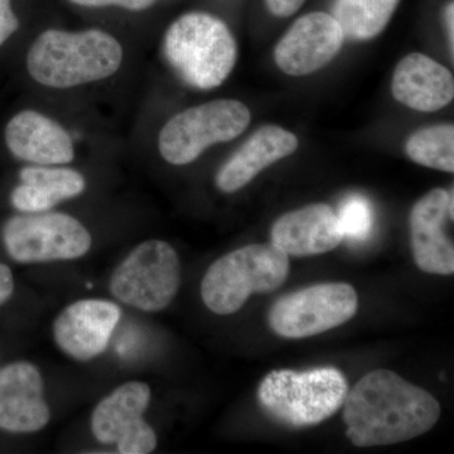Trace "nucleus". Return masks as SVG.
I'll list each match as a JSON object with an SVG mask.
<instances>
[{"mask_svg":"<svg viewBox=\"0 0 454 454\" xmlns=\"http://www.w3.org/2000/svg\"><path fill=\"white\" fill-rule=\"evenodd\" d=\"M164 56L182 82L191 88L211 90L234 70L238 47L229 27L211 14L187 13L164 35Z\"/></svg>","mask_w":454,"mask_h":454,"instance_id":"7ed1b4c3","label":"nucleus"},{"mask_svg":"<svg viewBox=\"0 0 454 454\" xmlns=\"http://www.w3.org/2000/svg\"><path fill=\"white\" fill-rule=\"evenodd\" d=\"M337 219L342 232L343 240L360 241L366 240L372 230V208L369 200L361 195L346 197L340 202Z\"/></svg>","mask_w":454,"mask_h":454,"instance_id":"4be33fe9","label":"nucleus"},{"mask_svg":"<svg viewBox=\"0 0 454 454\" xmlns=\"http://www.w3.org/2000/svg\"><path fill=\"white\" fill-rule=\"evenodd\" d=\"M444 20H446L448 40H450V51L454 50V4L453 2L448 3L446 12H444Z\"/></svg>","mask_w":454,"mask_h":454,"instance_id":"bb28decb","label":"nucleus"},{"mask_svg":"<svg viewBox=\"0 0 454 454\" xmlns=\"http://www.w3.org/2000/svg\"><path fill=\"white\" fill-rule=\"evenodd\" d=\"M348 384L336 367L274 370L260 382L258 402L271 419L289 428L317 426L343 406Z\"/></svg>","mask_w":454,"mask_h":454,"instance_id":"20e7f679","label":"nucleus"},{"mask_svg":"<svg viewBox=\"0 0 454 454\" xmlns=\"http://www.w3.org/2000/svg\"><path fill=\"white\" fill-rule=\"evenodd\" d=\"M20 184L11 193V203L23 214H40L59 202L82 195L86 188L82 173L65 167L28 166L20 169Z\"/></svg>","mask_w":454,"mask_h":454,"instance_id":"6ab92c4d","label":"nucleus"},{"mask_svg":"<svg viewBox=\"0 0 454 454\" xmlns=\"http://www.w3.org/2000/svg\"><path fill=\"white\" fill-rule=\"evenodd\" d=\"M151 387L129 381L101 399L91 415V432L100 443L115 444L121 454H148L158 439L145 414L151 403Z\"/></svg>","mask_w":454,"mask_h":454,"instance_id":"9d476101","label":"nucleus"},{"mask_svg":"<svg viewBox=\"0 0 454 454\" xmlns=\"http://www.w3.org/2000/svg\"><path fill=\"white\" fill-rule=\"evenodd\" d=\"M267 7L273 16L279 18L291 17L300 11L306 0H265Z\"/></svg>","mask_w":454,"mask_h":454,"instance_id":"393cba45","label":"nucleus"},{"mask_svg":"<svg viewBox=\"0 0 454 454\" xmlns=\"http://www.w3.org/2000/svg\"><path fill=\"white\" fill-rule=\"evenodd\" d=\"M250 121L249 109L238 100L190 107L170 118L160 130V155L175 166L192 163L208 146L238 138Z\"/></svg>","mask_w":454,"mask_h":454,"instance_id":"0eeeda50","label":"nucleus"},{"mask_svg":"<svg viewBox=\"0 0 454 454\" xmlns=\"http://www.w3.org/2000/svg\"><path fill=\"white\" fill-rule=\"evenodd\" d=\"M74 4L82 7H121L128 11H145L154 4L155 0H70Z\"/></svg>","mask_w":454,"mask_h":454,"instance_id":"b1692460","label":"nucleus"},{"mask_svg":"<svg viewBox=\"0 0 454 454\" xmlns=\"http://www.w3.org/2000/svg\"><path fill=\"white\" fill-rule=\"evenodd\" d=\"M400 0H336L334 20L345 37L370 40L384 31Z\"/></svg>","mask_w":454,"mask_h":454,"instance_id":"aec40b11","label":"nucleus"},{"mask_svg":"<svg viewBox=\"0 0 454 454\" xmlns=\"http://www.w3.org/2000/svg\"><path fill=\"white\" fill-rule=\"evenodd\" d=\"M122 57L119 41L101 29H49L29 47L27 70L46 88L71 89L113 76L121 68Z\"/></svg>","mask_w":454,"mask_h":454,"instance_id":"f03ea898","label":"nucleus"},{"mask_svg":"<svg viewBox=\"0 0 454 454\" xmlns=\"http://www.w3.org/2000/svg\"><path fill=\"white\" fill-rule=\"evenodd\" d=\"M297 148V137L291 131L265 125L221 166L216 186L223 192L234 193L249 184L262 169L289 157Z\"/></svg>","mask_w":454,"mask_h":454,"instance_id":"f3484780","label":"nucleus"},{"mask_svg":"<svg viewBox=\"0 0 454 454\" xmlns=\"http://www.w3.org/2000/svg\"><path fill=\"white\" fill-rule=\"evenodd\" d=\"M121 317L113 301H77L57 316L53 339L66 356L85 363L106 351Z\"/></svg>","mask_w":454,"mask_h":454,"instance_id":"f8f14e48","label":"nucleus"},{"mask_svg":"<svg viewBox=\"0 0 454 454\" xmlns=\"http://www.w3.org/2000/svg\"><path fill=\"white\" fill-rule=\"evenodd\" d=\"M51 419L44 399L40 369L28 361H17L0 369V429L11 433H35Z\"/></svg>","mask_w":454,"mask_h":454,"instance_id":"4468645a","label":"nucleus"},{"mask_svg":"<svg viewBox=\"0 0 454 454\" xmlns=\"http://www.w3.org/2000/svg\"><path fill=\"white\" fill-rule=\"evenodd\" d=\"M343 406L346 435L356 447L411 441L429 432L441 417V405L428 391L384 369L364 376Z\"/></svg>","mask_w":454,"mask_h":454,"instance_id":"f257e3e1","label":"nucleus"},{"mask_svg":"<svg viewBox=\"0 0 454 454\" xmlns=\"http://www.w3.org/2000/svg\"><path fill=\"white\" fill-rule=\"evenodd\" d=\"M453 190L430 191L415 203L411 214V247L415 264L422 271L438 276L454 273V247L446 223L454 219Z\"/></svg>","mask_w":454,"mask_h":454,"instance_id":"ddd939ff","label":"nucleus"},{"mask_svg":"<svg viewBox=\"0 0 454 454\" xmlns=\"http://www.w3.org/2000/svg\"><path fill=\"white\" fill-rule=\"evenodd\" d=\"M345 38L333 16L315 12L293 23L278 42L274 59L284 74L307 76L330 64L340 52Z\"/></svg>","mask_w":454,"mask_h":454,"instance_id":"9b49d317","label":"nucleus"},{"mask_svg":"<svg viewBox=\"0 0 454 454\" xmlns=\"http://www.w3.org/2000/svg\"><path fill=\"white\" fill-rule=\"evenodd\" d=\"M3 244L20 264L65 262L82 258L92 245L83 223L62 212L17 215L5 221Z\"/></svg>","mask_w":454,"mask_h":454,"instance_id":"6e6552de","label":"nucleus"},{"mask_svg":"<svg viewBox=\"0 0 454 454\" xmlns=\"http://www.w3.org/2000/svg\"><path fill=\"white\" fill-rule=\"evenodd\" d=\"M391 91L403 106L417 112H437L454 98L453 74L423 53H411L397 64Z\"/></svg>","mask_w":454,"mask_h":454,"instance_id":"a211bd4d","label":"nucleus"},{"mask_svg":"<svg viewBox=\"0 0 454 454\" xmlns=\"http://www.w3.org/2000/svg\"><path fill=\"white\" fill-rule=\"evenodd\" d=\"M357 293L346 283H324L284 295L269 310L271 330L284 339H306L356 315Z\"/></svg>","mask_w":454,"mask_h":454,"instance_id":"1a4fd4ad","label":"nucleus"},{"mask_svg":"<svg viewBox=\"0 0 454 454\" xmlns=\"http://www.w3.org/2000/svg\"><path fill=\"white\" fill-rule=\"evenodd\" d=\"M4 143L9 153L23 162L59 166L74 160L70 134L59 122L35 110H23L9 119Z\"/></svg>","mask_w":454,"mask_h":454,"instance_id":"2eb2a0df","label":"nucleus"},{"mask_svg":"<svg viewBox=\"0 0 454 454\" xmlns=\"http://www.w3.org/2000/svg\"><path fill=\"white\" fill-rule=\"evenodd\" d=\"M181 286V262L172 245L146 240L137 245L114 271L110 292L116 300L142 312H160Z\"/></svg>","mask_w":454,"mask_h":454,"instance_id":"423d86ee","label":"nucleus"},{"mask_svg":"<svg viewBox=\"0 0 454 454\" xmlns=\"http://www.w3.org/2000/svg\"><path fill=\"white\" fill-rule=\"evenodd\" d=\"M289 258L273 244H253L217 259L201 283L203 303L211 312H238L254 293H270L283 286Z\"/></svg>","mask_w":454,"mask_h":454,"instance_id":"39448f33","label":"nucleus"},{"mask_svg":"<svg viewBox=\"0 0 454 454\" xmlns=\"http://www.w3.org/2000/svg\"><path fill=\"white\" fill-rule=\"evenodd\" d=\"M20 28V20L12 8V0H0V47Z\"/></svg>","mask_w":454,"mask_h":454,"instance_id":"5701e85b","label":"nucleus"},{"mask_svg":"<svg viewBox=\"0 0 454 454\" xmlns=\"http://www.w3.org/2000/svg\"><path fill=\"white\" fill-rule=\"evenodd\" d=\"M270 236L271 244L288 256L328 253L343 240L336 212L324 203L283 215L271 227Z\"/></svg>","mask_w":454,"mask_h":454,"instance_id":"dca6fc26","label":"nucleus"},{"mask_svg":"<svg viewBox=\"0 0 454 454\" xmlns=\"http://www.w3.org/2000/svg\"><path fill=\"white\" fill-rule=\"evenodd\" d=\"M406 154L420 166L453 173V125H435L417 131L406 143Z\"/></svg>","mask_w":454,"mask_h":454,"instance_id":"412c9836","label":"nucleus"},{"mask_svg":"<svg viewBox=\"0 0 454 454\" xmlns=\"http://www.w3.org/2000/svg\"><path fill=\"white\" fill-rule=\"evenodd\" d=\"M14 292V278L11 268L0 262V306L9 301Z\"/></svg>","mask_w":454,"mask_h":454,"instance_id":"a878e982","label":"nucleus"}]
</instances>
